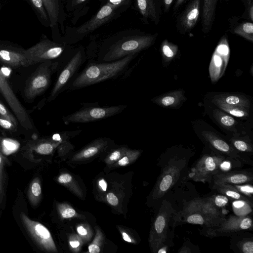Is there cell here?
I'll return each instance as SVG.
<instances>
[{
    "label": "cell",
    "instance_id": "47",
    "mask_svg": "<svg viewBox=\"0 0 253 253\" xmlns=\"http://www.w3.org/2000/svg\"><path fill=\"white\" fill-rule=\"evenodd\" d=\"M72 179L71 175L68 173L60 175L58 178V182L60 183H67L70 182Z\"/></svg>",
    "mask_w": 253,
    "mask_h": 253
},
{
    "label": "cell",
    "instance_id": "48",
    "mask_svg": "<svg viewBox=\"0 0 253 253\" xmlns=\"http://www.w3.org/2000/svg\"><path fill=\"white\" fill-rule=\"evenodd\" d=\"M88 251L90 253H99L100 251V249L97 245L91 244L88 247Z\"/></svg>",
    "mask_w": 253,
    "mask_h": 253
},
{
    "label": "cell",
    "instance_id": "23",
    "mask_svg": "<svg viewBox=\"0 0 253 253\" xmlns=\"http://www.w3.org/2000/svg\"><path fill=\"white\" fill-rule=\"evenodd\" d=\"M186 100L184 90L176 89L154 98L152 101L163 107L177 109Z\"/></svg>",
    "mask_w": 253,
    "mask_h": 253
},
{
    "label": "cell",
    "instance_id": "19",
    "mask_svg": "<svg viewBox=\"0 0 253 253\" xmlns=\"http://www.w3.org/2000/svg\"><path fill=\"white\" fill-rule=\"evenodd\" d=\"M211 116L221 128L230 133L231 135L245 134L242 124L234 117L219 108H213Z\"/></svg>",
    "mask_w": 253,
    "mask_h": 253
},
{
    "label": "cell",
    "instance_id": "2",
    "mask_svg": "<svg viewBox=\"0 0 253 253\" xmlns=\"http://www.w3.org/2000/svg\"><path fill=\"white\" fill-rule=\"evenodd\" d=\"M128 8L105 1L89 20L82 25L77 27L66 26L64 34L56 42L66 44L75 43L102 25L118 18Z\"/></svg>",
    "mask_w": 253,
    "mask_h": 253
},
{
    "label": "cell",
    "instance_id": "42",
    "mask_svg": "<svg viewBox=\"0 0 253 253\" xmlns=\"http://www.w3.org/2000/svg\"><path fill=\"white\" fill-rule=\"evenodd\" d=\"M0 127L5 130L15 132L17 130L16 126L11 121L0 116Z\"/></svg>",
    "mask_w": 253,
    "mask_h": 253
},
{
    "label": "cell",
    "instance_id": "34",
    "mask_svg": "<svg viewBox=\"0 0 253 253\" xmlns=\"http://www.w3.org/2000/svg\"><path fill=\"white\" fill-rule=\"evenodd\" d=\"M41 191V187L38 179H35L31 183L29 191V199L33 204L38 201Z\"/></svg>",
    "mask_w": 253,
    "mask_h": 253
},
{
    "label": "cell",
    "instance_id": "6",
    "mask_svg": "<svg viewBox=\"0 0 253 253\" xmlns=\"http://www.w3.org/2000/svg\"><path fill=\"white\" fill-rule=\"evenodd\" d=\"M187 162L185 158L174 155L163 168L152 193L155 201L161 200L175 185L186 169Z\"/></svg>",
    "mask_w": 253,
    "mask_h": 253
},
{
    "label": "cell",
    "instance_id": "27",
    "mask_svg": "<svg viewBox=\"0 0 253 253\" xmlns=\"http://www.w3.org/2000/svg\"><path fill=\"white\" fill-rule=\"evenodd\" d=\"M212 188L230 199L242 200L253 202V201L237 191L231 184L212 183Z\"/></svg>",
    "mask_w": 253,
    "mask_h": 253
},
{
    "label": "cell",
    "instance_id": "51",
    "mask_svg": "<svg viewBox=\"0 0 253 253\" xmlns=\"http://www.w3.org/2000/svg\"><path fill=\"white\" fill-rule=\"evenodd\" d=\"M77 230L81 235L85 236L87 234L86 230L82 226H78Z\"/></svg>",
    "mask_w": 253,
    "mask_h": 253
},
{
    "label": "cell",
    "instance_id": "26",
    "mask_svg": "<svg viewBox=\"0 0 253 253\" xmlns=\"http://www.w3.org/2000/svg\"><path fill=\"white\" fill-rule=\"evenodd\" d=\"M244 135H231L227 139L237 151L248 156L253 153V145L249 137Z\"/></svg>",
    "mask_w": 253,
    "mask_h": 253
},
{
    "label": "cell",
    "instance_id": "37",
    "mask_svg": "<svg viewBox=\"0 0 253 253\" xmlns=\"http://www.w3.org/2000/svg\"><path fill=\"white\" fill-rule=\"evenodd\" d=\"M232 186L239 193L253 201V187L252 184L248 183L233 184Z\"/></svg>",
    "mask_w": 253,
    "mask_h": 253
},
{
    "label": "cell",
    "instance_id": "52",
    "mask_svg": "<svg viewBox=\"0 0 253 253\" xmlns=\"http://www.w3.org/2000/svg\"><path fill=\"white\" fill-rule=\"evenodd\" d=\"M99 185L103 191H105L107 189V183L103 179H101L99 181Z\"/></svg>",
    "mask_w": 253,
    "mask_h": 253
},
{
    "label": "cell",
    "instance_id": "14",
    "mask_svg": "<svg viewBox=\"0 0 253 253\" xmlns=\"http://www.w3.org/2000/svg\"><path fill=\"white\" fill-rule=\"evenodd\" d=\"M230 58V48L226 35L219 40L212 54L209 66L211 82H217L224 74Z\"/></svg>",
    "mask_w": 253,
    "mask_h": 253
},
{
    "label": "cell",
    "instance_id": "25",
    "mask_svg": "<svg viewBox=\"0 0 253 253\" xmlns=\"http://www.w3.org/2000/svg\"><path fill=\"white\" fill-rule=\"evenodd\" d=\"M211 102L214 105L225 104L250 108L251 101L246 96L237 94L222 93L213 96Z\"/></svg>",
    "mask_w": 253,
    "mask_h": 253
},
{
    "label": "cell",
    "instance_id": "24",
    "mask_svg": "<svg viewBox=\"0 0 253 253\" xmlns=\"http://www.w3.org/2000/svg\"><path fill=\"white\" fill-rule=\"evenodd\" d=\"M218 0H203L202 8V31L204 34L209 33L213 24L215 14Z\"/></svg>",
    "mask_w": 253,
    "mask_h": 253
},
{
    "label": "cell",
    "instance_id": "56",
    "mask_svg": "<svg viewBox=\"0 0 253 253\" xmlns=\"http://www.w3.org/2000/svg\"><path fill=\"white\" fill-rule=\"evenodd\" d=\"M7 0H0V10L2 7V6L3 5L4 3L7 1Z\"/></svg>",
    "mask_w": 253,
    "mask_h": 253
},
{
    "label": "cell",
    "instance_id": "13",
    "mask_svg": "<svg viewBox=\"0 0 253 253\" xmlns=\"http://www.w3.org/2000/svg\"><path fill=\"white\" fill-rule=\"evenodd\" d=\"M85 58L83 47L78 48L67 65L61 72L50 92L48 101L54 100L63 90Z\"/></svg>",
    "mask_w": 253,
    "mask_h": 253
},
{
    "label": "cell",
    "instance_id": "16",
    "mask_svg": "<svg viewBox=\"0 0 253 253\" xmlns=\"http://www.w3.org/2000/svg\"><path fill=\"white\" fill-rule=\"evenodd\" d=\"M25 51L17 44L0 40V64L12 68L23 66Z\"/></svg>",
    "mask_w": 253,
    "mask_h": 253
},
{
    "label": "cell",
    "instance_id": "38",
    "mask_svg": "<svg viewBox=\"0 0 253 253\" xmlns=\"http://www.w3.org/2000/svg\"><path fill=\"white\" fill-rule=\"evenodd\" d=\"M54 146V143L50 141H44L37 145L36 151L39 154L47 155L52 152Z\"/></svg>",
    "mask_w": 253,
    "mask_h": 253
},
{
    "label": "cell",
    "instance_id": "50",
    "mask_svg": "<svg viewBox=\"0 0 253 253\" xmlns=\"http://www.w3.org/2000/svg\"><path fill=\"white\" fill-rule=\"evenodd\" d=\"M186 0H176L173 6V12H176L179 7L184 3Z\"/></svg>",
    "mask_w": 253,
    "mask_h": 253
},
{
    "label": "cell",
    "instance_id": "41",
    "mask_svg": "<svg viewBox=\"0 0 253 253\" xmlns=\"http://www.w3.org/2000/svg\"><path fill=\"white\" fill-rule=\"evenodd\" d=\"M240 252L243 253H253V241L252 240H245L240 242L238 245Z\"/></svg>",
    "mask_w": 253,
    "mask_h": 253
},
{
    "label": "cell",
    "instance_id": "1",
    "mask_svg": "<svg viewBox=\"0 0 253 253\" xmlns=\"http://www.w3.org/2000/svg\"><path fill=\"white\" fill-rule=\"evenodd\" d=\"M157 37V33H146L137 29L124 30L103 40L100 50L104 53L105 61H113L148 48L155 43Z\"/></svg>",
    "mask_w": 253,
    "mask_h": 253
},
{
    "label": "cell",
    "instance_id": "8",
    "mask_svg": "<svg viewBox=\"0 0 253 253\" xmlns=\"http://www.w3.org/2000/svg\"><path fill=\"white\" fill-rule=\"evenodd\" d=\"M57 63L47 61L38 66L36 70L27 81L24 94L28 99H32L45 91L50 85L52 73Z\"/></svg>",
    "mask_w": 253,
    "mask_h": 253
},
{
    "label": "cell",
    "instance_id": "21",
    "mask_svg": "<svg viewBox=\"0 0 253 253\" xmlns=\"http://www.w3.org/2000/svg\"><path fill=\"white\" fill-rule=\"evenodd\" d=\"M134 8L141 16L144 23L149 21L157 24L160 20V12L157 7V0H132Z\"/></svg>",
    "mask_w": 253,
    "mask_h": 253
},
{
    "label": "cell",
    "instance_id": "46",
    "mask_svg": "<svg viewBox=\"0 0 253 253\" xmlns=\"http://www.w3.org/2000/svg\"><path fill=\"white\" fill-rule=\"evenodd\" d=\"M108 202L112 206H117L119 201L118 198L112 193H109L106 196Z\"/></svg>",
    "mask_w": 253,
    "mask_h": 253
},
{
    "label": "cell",
    "instance_id": "7",
    "mask_svg": "<svg viewBox=\"0 0 253 253\" xmlns=\"http://www.w3.org/2000/svg\"><path fill=\"white\" fill-rule=\"evenodd\" d=\"M210 149V153L203 154L191 168L189 179L195 182L211 183L213 176L221 170L223 163L230 159Z\"/></svg>",
    "mask_w": 253,
    "mask_h": 253
},
{
    "label": "cell",
    "instance_id": "15",
    "mask_svg": "<svg viewBox=\"0 0 253 253\" xmlns=\"http://www.w3.org/2000/svg\"><path fill=\"white\" fill-rule=\"evenodd\" d=\"M253 221L249 215H230L219 225L209 228L207 233L210 236H218L239 231L252 230Z\"/></svg>",
    "mask_w": 253,
    "mask_h": 253
},
{
    "label": "cell",
    "instance_id": "44",
    "mask_svg": "<svg viewBox=\"0 0 253 253\" xmlns=\"http://www.w3.org/2000/svg\"><path fill=\"white\" fill-rule=\"evenodd\" d=\"M76 213V212L75 210L70 207L66 208L61 211L62 216L65 218L73 217Z\"/></svg>",
    "mask_w": 253,
    "mask_h": 253
},
{
    "label": "cell",
    "instance_id": "45",
    "mask_svg": "<svg viewBox=\"0 0 253 253\" xmlns=\"http://www.w3.org/2000/svg\"><path fill=\"white\" fill-rule=\"evenodd\" d=\"M245 13L246 16H247L248 18L252 22L253 21V2L248 4L245 6Z\"/></svg>",
    "mask_w": 253,
    "mask_h": 253
},
{
    "label": "cell",
    "instance_id": "49",
    "mask_svg": "<svg viewBox=\"0 0 253 253\" xmlns=\"http://www.w3.org/2000/svg\"><path fill=\"white\" fill-rule=\"evenodd\" d=\"M173 0H163L165 12H168Z\"/></svg>",
    "mask_w": 253,
    "mask_h": 253
},
{
    "label": "cell",
    "instance_id": "17",
    "mask_svg": "<svg viewBox=\"0 0 253 253\" xmlns=\"http://www.w3.org/2000/svg\"><path fill=\"white\" fill-rule=\"evenodd\" d=\"M201 0H192L178 16L176 27L178 32L185 34L195 26L200 15Z\"/></svg>",
    "mask_w": 253,
    "mask_h": 253
},
{
    "label": "cell",
    "instance_id": "5",
    "mask_svg": "<svg viewBox=\"0 0 253 253\" xmlns=\"http://www.w3.org/2000/svg\"><path fill=\"white\" fill-rule=\"evenodd\" d=\"M68 44L51 41L46 36L36 44L25 49L23 66L26 67L61 56L69 48Z\"/></svg>",
    "mask_w": 253,
    "mask_h": 253
},
{
    "label": "cell",
    "instance_id": "32",
    "mask_svg": "<svg viewBox=\"0 0 253 253\" xmlns=\"http://www.w3.org/2000/svg\"><path fill=\"white\" fill-rule=\"evenodd\" d=\"M232 32L251 42H253V24L252 22L244 21L239 23Z\"/></svg>",
    "mask_w": 253,
    "mask_h": 253
},
{
    "label": "cell",
    "instance_id": "54",
    "mask_svg": "<svg viewBox=\"0 0 253 253\" xmlns=\"http://www.w3.org/2000/svg\"><path fill=\"white\" fill-rule=\"evenodd\" d=\"M70 245L73 248H77L80 246V242L78 241H71Z\"/></svg>",
    "mask_w": 253,
    "mask_h": 253
},
{
    "label": "cell",
    "instance_id": "28",
    "mask_svg": "<svg viewBox=\"0 0 253 253\" xmlns=\"http://www.w3.org/2000/svg\"><path fill=\"white\" fill-rule=\"evenodd\" d=\"M31 6L39 21L46 28H50V22L42 0H24Z\"/></svg>",
    "mask_w": 253,
    "mask_h": 253
},
{
    "label": "cell",
    "instance_id": "20",
    "mask_svg": "<svg viewBox=\"0 0 253 253\" xmlns=\"http://www.w3.org/2000/svg\"><path fill=\"white\" fill-rule=\"evenodd\" d=\"M253 174L251 172L245 170L219 171L214 174L211 182L212 183L239 184L252 183Z\"/></svg>",
    "mask_w": 253,
    "mask_h": 253
},
{
    "label": "cell",
    "instance_id": "31",
    "mask_svg": "<svg viewBox=\"0 0 253 253\" xmlns=\"http://www.w3.org/2000/svg\"><path fill=\"white\" fill-rule=\"evenodd\" d=\"M253 202L242 200H234L232 207L235 215L237 216L248 215L253 211Z\"/></svg>",
    "mask_w": 253,
    "mask_h": 253
},
{
    "label": "cell",
    "instance_id": "57",
    "mask_svg": "<svg viewBox=\"0 0 253 253\" xmlns=\"http://www.w3.org/2000/svg\"><path fill=\"white\" fill-rule=\"evenodd\" d=\"M100 2H101L102 3H104L106 1V0H98Z\"/></svg>",
    "mask_w": 253,
    "mask_h": 253
},
{
    "label": "cell",
    "instance_id": "3",
    "mask_svg": "<svg viewBox=\"0 0 253 253\" xmlns=\"http://www.w3.org/2000/svg\"><path fill=\"white\" fill-rule=\"evenodd\" d=\"M137 55L129 54L109 63H91L74 80L71 84L72 89L94 84L120 75Z\"/></svg>",
    "mask_w": 253,
    "mask_h": 253
},
{
    "label": "cell",
    "instance_id": "53",
    "mask_svg": "<svg viewBox=\"0 0 253 253\" xmlns=\"http://www.w3.org/2000/svg\"><path fill=\"white\" fill-rule=\"evenodd\" d=\"M122 236L123 239L127 242H132L131 239L130 238L129 236L125 232L122 233Z\"/></svg>",
    "mask_w": 253,
    "mask_h": 253
},
{
    "label": "cell",
    "instance_id": "39",
    "mask_svg": "<svg viewBox=\"0 0 253 253\" xmlns=\"http://www.w3.org/2000/svg\"><path fill=\"white\" fill-rule=\"evenodd\" d=\"M127 149L125 147L118 148L113 151L106 160L108 164H111L121 159L126 154Z\"/></svg>",
    "mask_w": 253,
    "mask_h": 253
},
{
    "label": "cell",
    "instance_id": "30",
    "mask_svg": "<svg viewBox=\"0 0 253 253\" xmlns=\"http://www.w3.org/2000/svg\"><path fill=\"white\" fill-rule=\"evenodd\" d=\"M215 106L228 114L236 118L245 119L249 118L250 115V108L225 104H218Z\"/></svg>",
    "mask_w": 253,
    "mask_h": 253
},
{
    "label": "cell",
    "instance_id": "33",
    "mask_svg": "<svg viewBox=\"0 0 253 253\" xmlns=\"http://www.w3.org/2000/svg\"><path fill=\"white\" fill-rule=\"evenodd\" d=\"M107 143V141L102 138L97 139L92 144L78 154V157L90 158L97 154Z\"/></svg>",
    "mask_w": 253,
    "mask_h": 253
},
{
    "label": "cell",
    "instance_id": "18",
    "mask_svg": "<svg viewBox=\"0 0 253 253\" xmlns=\"http://www.w3.org/2000/svg\"><path fill=\"white\" fill-rule=\"evenodd\" d=\"M49 18L52 33H64L67 15L62 0H42Z\"/></svg>",
    "mask_w": 253,
    "mask_h": 253
},
{
    "label": "cell",
    "instance_id": "43",
    "mask_svg": "<svg viewBox=\"0 0 253 253\" xmlns=\"http://www.w3.org/2000/svg\"><path fill=\"white\" fill-rule=\"evenodd\" d=\"M2 144L0 137V194L3 192V169L4 166V157L2 154Z\"/></svg>",
    "mask_w": 253,
    "mask_h": 253
},
{
    "label": "cell",
    "instance_id": "10",
    "mask_svg": "<svg viewBox=\"0 0 253 253\" xmlns=\"http://www.w3.org/2000/svg\"><path fill=\"white\" fill-rule=\"evenodd\" d=\"M127 106L115 105L109 107L92 106L84 107L64 117L65 123H84L99 121L117 115L122 112Z\"/></svg>",
    "mask_w": 253,
    "mask_h": 253
},
{
    "label": "cell",
    "instance_id": "12",
    "mask_svg": "<svg viewBox=\"0 0 253 253\" xmlns=\"http://www.w3.org/2000/svg\"><path fill=\"white\" fill-rule=\"evenodd\" d=\"M0 93L21 126L24 128L32 129L33 124L28 113L14 93L8 84L5 74L1 70H0Z\"/></svg>",
    "mask_w": 253,
    "mask_h": 253
},
{
    "label": "cell",
    "instance_id": "55",
    "mask_svg": "<svg viewBox=\"0 0 253 253\" xmlns=\"http://www.w3.org/2000/svg\"><path fill=\"white\" fill-rule=\"evenodd\" d=\"M244 3L245 6H246L248 4L253 2V0H241Z\"/></svg>",
    "mask_w": 253,
    "mask_h": 253
},
{
    "label": "cell",
    "instance_id": "35",
    "mask_svg": "<svg viewBox=\"0 0 253 253\" xmlns=\"http://www.w3.org/2000/svg\"><path fill=\"white\" fill-rule=\"evenodd\" d=\"M215 207L220 210L225 207L228 204L230 199L222 194H215L207 198Z\"/></svg>",
    "mask_w": 253,
    "mask_h": 253
},
{
    "label": "cell",
    "instance_id": "22",
    "mask_svg": "<svg viewBox=\"0 0 253 253\" xmlns=\"http://www.w3.org/2000/svg\"><path fill=\"white\" fill-rule=\"evenodd\" d=\"M90 0H62L67 16L70 18L73 25L86 15L89 10Z\"/></svg>",
    "mask_w": 253,
    "mask_h": 253
},
{
    "label": "cell",
    "instance_id": "40",
    "mask_svg": "<svg viewBox=\"0 0 253 253\" xmlns=\"http://www.w3.org/2000/svg\"><path fill=\"white\" fill-rule=\"evenodd\" d=\"M0 116L11 121L16 126H18V120L6 106L0 100Z\"/></svg>",
    "mask_w": 253,
    "mask_h": 253
},
{
    "label": "cell",
    "instance_id": "4",
    "mask_svg": "<svg viewBox=\"0 0 253 253\" xmlns=\"http://www.w3.org/2000/svg\"><path fill=\"white\" fill-rule=\"evenodd\" d=\"M194 130L198 136L210 149L236 162L250 164L245 156L237 151L229 143L203 121L195 124Z\"/></svg>",
    "mask_w": 253,
    "mask_h": 253
},
{
    "label": "cell",
    "instance_id": "9",
    "mask_svg": "<svg viewBox=\"0 0 253 253\" xmlns=\"http://www.w3.org/2000/svg\"><path fill=\"white\" fill-rule=\"evenodd\" d=\"M174 210L169 201L164 200L155 219L150 235V245L154 253L165 247L169 223Z\"/></svg>",
    "mask_w": 253,
    "mask_h": 253
},
{
    "label": "cell",
    "instance_id": "11",
    "mask_svg": "<svg viewBox=\"0 0 253 253\" xmlns=\"http://www.w3.org/2000/svg\"><path fill=\"white\" fill-rule=\"evenodd\" d=\"M20 218L28 234L39 248L47 252L57 251L47 228L41 223L31 220L23 212L20 214Z\"/></svg>",
    "mask_w": 253,
    "mask_h": 253
},
{
    "label": "cell",
    "instance_id": "36",
    "mask_svg": "<svg viewBox=\"0 0 253 253\" xmlns=\"http://www.w3.org/2000/svg\"><path fill=\"white\" fill-rule=\"evenodd\" d=\"M140 154L139 150L127 149L125 155L118 161V164L120 166H125L136 159Z\"/></svg>",
    "mask_w": 253,
    "mask_h": 253
},
{
    "label": "cell",
    "instance_id": "29",
    "mask_svg": "<svg viewBox=\"0 0 253 253\" xmlns=\"http://www.w3.org/2000/svg\"><path fill=\"white\" fill-rule=\"evenodd\" d=\"M178 46L167 39L164 40L161 44V52L164 63L166 64L169 63L178 54Z\"/></svg>",
    "mask_w": 253,
    "mask_h": 253
}]
</instances>
